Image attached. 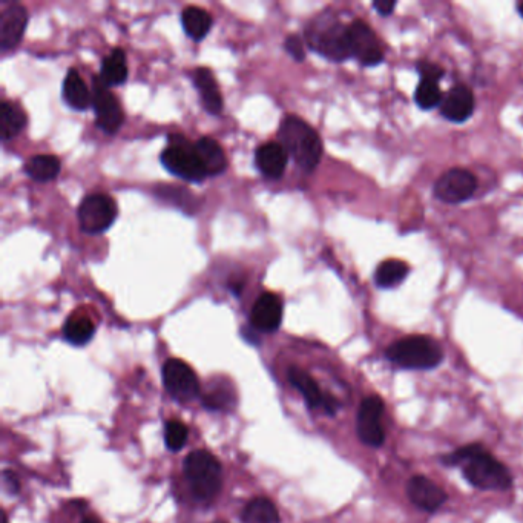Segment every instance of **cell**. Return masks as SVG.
Here are the masks:
<instances>
[{
  "label": "cell",
  "mask_w": 523,
  "mask_h": 523,
  "mask_svg": "<svg viewBox=\"0 0 523 523\" xmlns=\"http://www.w3.org/2000/svg\"><path fill=\"white\" fill-rule=\"evenodd\" d=\"M188 436V427H186V424H183V422L174 419V421H169L168 424H166L165 441L169 450H181V448L185 447L186 442H188Z\"/></svg>",
  "instance_id": "obj_31"
},
{
  "label": "cell",
  "mask_w": 523,
  "mask_h": 523,
  "mask_svg": "<svg viewBox=\"0 0 523 523\" xmlns=\"http://www.w3.org/2000/svg\"><path fill=\"white\" fill-rule=\"evenodd\" d=\"M243 523H281L280 513L272 500L257 497L250 500L241 514Z\"/></svg>",
  "instance_id": "obj_26"
},
{
  "label": "cell",
  "mask_w": 523,
  "mask_h": 523,
  "mask_svg": "<svg viewBox=\"0 0 523 523\" xmlns=\"http://www.w3.org/2000/svg\"><path fill=\"white\" fill-rule=\"evenodd\" d=\"M25 172H27L28 177L40 181V183L53 180L60 172L59 158L54 157V155L31 157L25 165Z\"/></svg>",
  "instance_id": "obj_29"
},
{
  "label": "cell",
  "mask_w": 523,
  "mask_h": 523,
  "mask_svg": "<svg viewBox=\"0 0 523 523\" xmlns=\"http://www.w3.org/2000/svg\"><path fill=\"white\" fill-rule=\"evenodd\" d=\"M385 355L396 366L408 370L436 369L444 359V352L435 339L421 335L399 339Z\"/></svg>",
  "instance_id": "obj_3"
},
{
  "label": "cell",
  "mask_w": 523,
  "mask_h": 523,
  "mask_svg": "<svg viewBox=\"0 0 523 523\" xmlns=\"http://www.w3.org/2000/svg\"><path fill=\"white\" fill-rule=\"evenodd\" d=\"M28 25V11L22 5H10L0 14V48L13 50L24 37Z\"/></svg>",
  "instance_id": "obj_15"
},
{
  "label": "cell",
  "mask_w": 523,
  "mask_h": 523,
  "mask_svg": "<svg viewBox=\"0 0 523 523\" xmlns=\"http://www.w3.org/2000/svg\"><path fill=\"white\" fill-rule=\"evenodd\" d=\"M289 381L303 395L307 407L312 408V410L323 408L326 393L320 389L318 382L306 370L300 369V367H290Z\"/></svg>",
  "instance_id": "obj_21"
},
{
  "label": "cell",
  "mask_w": 523,
  "mask_h": 523,
  "mask_svg": "<svg viewBox=\"0 0 523 523\" xmlns=\"http://www.w3.org/2000/svg\"><path fill=\"white\" fill-rule=\"evenodd\" d=\"M306 42L315 53L332 62L350 59L349 25L333 13L316 16L306 27Z\"/></svg>",
  "instance_id": "obj_2"
},
{
  "label": "cell",
  "mask_w": 523,
  "mask_h": 523,
  "mask_svg": "<svg viewBox=\"0 0 523 523\" xmlns=\"http://www.w3.org/2000/svg\"><path fill=\"white\" fill-rule=\"evenodd\" d=\"M339 408V401L335 398V396L330 395V393H326L324 395V402H323V410L327 413V415H336V412H338Z\"/></svg>",
  "instance_id": "obj_36"
},
{
  "label": "cell",
  "mask_w": 523,
  "mask_h": 523,
  "mask_svg": "<svg viewBox=\"0 0 523 523\" xmlns=\"http://www.w3.org/2000/svg\"><path fill=\"white\" fill-rule=\"evenodd\" d=\"M280 143L303 171H315L323 157V142L309 123L297 116H287L278 131Z\"/></svg>",
  "instance_id": "obj_1"
},
{
  "label": "cell",
  "mask_w": 523,
  "mask_h": 523,
  "mask_svg": "<svg viewBox=\"0 0 523 523\" xmlns=\"http://www.w3.org/2000/svg\"><path fill=\"white\" fill-rule=\"evenodd\" d=\"M373 8H375L381 16H390V14L395 11L396 2L395 0H376V2H373Z\"/></svg>",
  "instance_id": "obj_35"
},
{
  "label": "cell",
  "mask_w": 523,
  "mask_h": 523,
  "mask_svg": "<svg viewBox=\"0 0 523 523\" xmlns=\"http://www.w3.org/2000/svg\"><path fill=\"white\" fill-rule=\"evenodd\" d=\"M160 160L171 174L177 175L183 180L200 183L208 177V172L204 169L194 145H191L183 137H178V135L171 137V143L162 152Z\"/></svg>",
  "instance_id": "obj_6"
},
{
  "label": "cell",
  "mask_w": 523,
  "mask_h": 523,
  "mask_svg": "<svg viewBox=\"0 0 523 523\" xmlns=\"http://www.w3.org/2000/svg\"><path fill=\"white\" fill-rule=\"evenodd\" d=\"M4 523H8V519H7V516H5V514H4Z\"/></svg>",
  "instance_id": "obj_40"
},
{
  "label": "cell",
  "mask_w": 523,
  "mask_h": 523,
  "mask_svg": "<svg viewBox=\"0 0 523 523\" xmlns=\"http://www.w3.org/2000/svg\"><path fill=\"white\" fill-rule=\"evenodd\" d=\"M93 106L96 111L97 126L106 134H116L123 125V111L119 100L109 91L108 86L94 77L93 82Z\"/></svg>",
  "instance_id": "obj_12"
},
{
  "label": "cell",
  "mask_w": 523,
  "mask_h": 523,
  "mask_svg": "<svg viewBox=\"0 0 523 523\" xmlns=\"http://www.w3.org/2000/svg\"><path fill=\"white\" fill-rule=\"evenodd\" d=\"M82 523H100L99 520L94 519V517H86V519H83Z\"/></svg>",
  "instance_id": "obj_38"
},
{
  "label": "cell",
  "mask_w": 523,
  "mask_h": 523,
  "mask_svg": "<svg viewBox=\"0 0 523 523\" xmlns=\"http://www.w3.org/2000/svg\"><path fill=\"white\" fill-rule=\"evenodd\" d=\"M462 474L471 487L479 490L505 491L513 485L510 470L487 450L477 453L462 465Z\"/></svg>",
  "instance_id": "obj_5"
},
{
  "label": "cell",
  "mask_w": 523,
  "mask_h": 523,
  "mask_svg": "<svg viewBox=\"0 0 523 523\" xmlns=\"http://www.w3.org/2000/svg\"><path fill=\"white\" fill-rule=\"evenodd\" d=\"M284 48H286L287 53L290 54L293 60L297 62H303L306 59V50H304L303 40L298 36H289L284 42Z\"/></svg>",
  "instance_id": "obj_33"
},
{
  "label": "cell",
  "mask_w": 523,
  "mask_h": 523,
  "mask_svg": "<svg viewBox=\"0 0 523 523\" xmlns=\"http://www.w3.org/2000/svg\"><path fill=\"white\" fill-rule=\"evenodd\" d=\"M384 408V401L379 396H367L359 405L356 430H358L359 439L367 447L379 448L384 445L385 430L381 422Z\"/></svg>",
  "instance_id": "obj_9"
},
{
  "label": "cell",
  "mask_w": 523,
  "mask_h": 523,
  "mask_svg": "<svg viewBox=\"0 0 523 523\" xmlns=\"http://www.w3.org/2000/svg\"><path fill=\"white\" fill-rule=\"evenodd\" d=\"M442 99H444V97H442L439 82H436V80L421 79L415 93V100L419 108L424 109V111H430V109L441 105Z\"/></svg>",
  "instance_id": "obj_30"
},
{
  "label": "cell",
  "mask_w": 523,
  "mask_h": 523,
  "mask_svg": "<svg viewBox=\"0 0 523 523\" xmlns=\"http://www.w3.org/2000/svg\"><path fill=\"white\" fill-rule=\"evenodd\" d=\"M4 484L10 488L11 493H17V491H19V481H17L16 474L11 473V471H5Z\"/></svg>",
  "instance_id": "obj_37"
},
{
  "label": "cell",
  "mask_w": 523,
  "mask_h": 523,
  "mask_svg": "<svg viewBox=\"0 0 523 523\" xmlns=\"http://www.w3.org/2000/svg\"><path fill=\"white\" fill-rule=\"evenodd\" d=\"M477 189V178L467 169L454 168L441 175L435 183V197L448 204L470 200Z\"/></svg>",
  "instance_id": "obj_10"
},
{
  "label": "cell",
  "mask_w": 523,
  "mask_h": 523,
  "mask_svg": "<svg viewBox=\"0 0 523 523\" xmlns=\"http://www.w3.org/2000/svg\"><path fill=\"white\" fill-rule=\"evenodd\" d=\"M214 523H226V522H221V520H218V522H214Z\"/></svg>",
  "instance_id": "obj_41"
},
{
  "label": "cell",
  "mask_w": 523,
  "mask_h": 523,
  "mask_svg": "<svg viewBox=\"0 0 523 523\" xmlns=\"http://www.w3.org/2000/svg\"><path fill=\"white\" fill-rule=\"evenodd\" d=\"M237 404V396L231 382L212 381L208 389L203 393V405L215 412H229Z\"/></svg>",
  "instance_id": "obj_22"
},
{
  "label": "cell",
  "mask_w": 523,
  "mask_h": 523,
  "mask_svg": "<svg viewBox=\"0 0 523 523\" xmlns=\"http://www.w3.org/2000/svg\"><path fill=\"white\" fill-rule=\"evenodd\" d=\"M117 215L119 208L114 198L106 194L88 195L80 204V227L85 234H102L114 224Z\"/></svg>",
  "instance_id": "obj_7"
},
{
  "label": "cell",
  "mask_w": 523,
  "mask_h": 523,
  "mask_svg": "<svg viewBox=\"0 0 523 523\" xmlns=\"http://www.w3.org/2000/svg\"><path fill=\"white\" fill-rule=\"evenodd\" d=\"M441 114L453 123H464L473 116L476 100L470 88L456 85L445 94L441 102Z\"/></svg>",
  "instance_id": "obj_16"
},
{
  "label": "cell",
  "mask_w": 523,
  "mask_h": 523,
  "mask_svg": "<svg viewBox=\"0 0 523 523\" xmlns=\"http://www.w3.org/2000/svg\"><path fill=\"white\" fill-rule=\"evenodd\" d=\"M63 100L77 111H85L93 105V91H89L79 71L70 70L63 80Z\"/></svg>",
  "instance_id": "obj_19"
},
{
  "label": "cell",
  "mask_w": 523,
  "mask_h": 523,
  "mask_svg": "<svg viewBox=\"0 0 523 523\" xmlns=\"http://www.w3.org/2000/svg\"><path fill=\"white\" fill-rule=\"evenodd\" d=\"M482 450H485V448L479 444L465 445V447L458 448V450L453 451V453L444 456L442 462H444L445 465H450V467L464 465L465 462L470 461L471 458H474L477 453H481Z\"/></svg>",
  "instance_id": "obj_32"
},
{
  "label": "cell",
  "mask_w": 523,
  "mask_h": 523,
  "mask_svg": "<svg viewBox=\"0 0 523 523\" xmlns=\"http://www.w3.org/2000/svg\"><path fill=\"white\" fill-rule=\"evenodd\" d=\"M27 126V116L19 106L5 102L0 106V137L4 142L14 139Z\"/></svg>",
  "instance_id": "obj_24"
},
{
  "label": "cell",
  "mask_w": 523,
  "mask_h": 523,
  "mask_svg": "<svg viewBox=\"0 0 523 523\" xmlns=\"http://www.w3.org/2000/svg\"><path fill=\"white\" fill-rule=\"evenodd\" d=\"M410 267L402 260H385L379 264L375 272L376 286L382 289H392L399 286L407 278Z\"/></svg>",
  "instance_id": "obj_28"
},
{
  "label": "cell",
  "mask_w": 523,
  "mask_h": 523,
  "mask_svg": "<svg viewBox=\"0 0 523 523\" xmlns=\"http://www.w3.org/2000/svg\"><path fill=\"white\" fill-rule=\"evenodd\" d=\"M163 384L178 402H192L200 396V381L188 362L169 359L163 366Z\"/></svg>",
  "instance_id": "obj_8"
},
{
  "label": "cell",
  "mask_w": 523,
  "mask_h": 523,
  "mask_svg": "<svg viewBox=\"0 0 523 523\" xmlns=\"http://www.w3.org/2000/svg\"><path fill=\"white\" fill-rule=\"evenodd\" d=\"M128 79V63L126 54L122 50H114L105 57L100 70V80L106 86L123 85Z\"/></svg>",
  "instance_id": "obj_25"
},
{
  "label": "cell",
  "mask_w": 523,
  "mask_h": 523,
  "mask_svg": "<svg viewBox=\"0 0 523 523\" xmlns=\"http://www.w3.org/2000/svg\"><path fill=\"white\" fill-rule=\"evenodd\" d=\"M194 148L209 177H215L226 171L227 157L217 140L211 139V137H201L195 143Z\"/></svg>",
  "instance_id": "obj_20"
},
{
  "label": "cell",
  "mask_w": 523,
  "mask_h": 523,
  "mask_svg": "<svg viewBox=\"0 0 523 523\" xmlns=\"http://www.w3.org/2000/svg\"><path fill=\"white\" fill-rule=\"evenodd\" d=\"M287 160H289V154H287L284 146L278 142L264 143L255 152L257 168L260 169L264 177L272 178V180L283 177Z\"/></svg>",
  "instance_id": "obj_17"
},
{
  "label": "cell",
  "mask_w": 523,
  "mask_h": 523,
  "mask_svg": "<svg viewBox=\"0 0 523 523\" xmlns=\"http://www.w3.org/2000/svg\"><path fill=\"white\" fill-rule=\"evenodd\" d=\"M195 88L201 96V103L209 114H220L223 111V96L218 89L217 80L208 68H198L194 71Z\"/></svg>",
  "instance_id": "obj_18"
},
{
  "label": "cell",
  "mask_w": 523,
  "mask_h": 523,
  "mask_svg": "<svg viewBox=\"0 0 523 523\" xmlns=\"http://www.w3.org/2000/svg\"><path fill=\"white\" fill-rule=\"evenodd\" d=\"M517 10H519V14H520V16L523 17V4H520V5H519V8H517Z\"/></svg>",
  "instance_id": "obj_39"
},
{
  "label": "cell",
  "mask_w": 523,
  "mask_h": 523,
  "mask_svg": "<svg viewBox=\"0 0 523 523\" xmlns=\"http://www.w3.org/2000/svg\"><path fill=\"white\" fill-rule=\"evenodd\" d=\"M185 476L192 496L200 502H211L221 491L223 474L214 454L206 450L194 451L185 461Z\"/></svg>",
  "instance_id": "obj_4"
},
{
  "label": "cell",
  "mask_w": 523,
  "mask_h": 523,
  "mask_svg": "<svg viewBox=\"0 0 523 523\" xmlns=\"http://www.w3.org/2000/svg\"><path fill=\"white\" fill-rule=\"evenodd\" d=\"M96 335V326L85 315H73L66 320L63 326V336L74 346H85Z\"/></svg>",
  "instance_id": "obj_27"
},
{
  "label": "cell",
  "mask_w": 523,
  "mask_h": 523,
  "mask_svg": "<svg viewBox=\"0 0 523 523\" xmlns=\"http://www.w3.org/2000/svg\"><path fill=\"white\" fill-rule=\"evenodd\" d=\"M407 496L416 508L427 513H435L448 499L444 488L425 476H415L408 481Z\"/></svg>",
  "instance_id": "obj_13"
},
{
  "label": "cell",
  "mask_w": 523,
  "mask_h": 523,
  "mask_svg": "<svg viewBox=\"0 0 523 523\" xmlns=\"http://www.w3.org/2000/svg\"><path fill=\"white\" fill-rule=\"evenodd\" d=\"M350 56L362 66H376L384 62V53L378 37L364 20H353L349 25Z\"/></svg>",
  "instance_id": "obj_11"
},
{
  "label": "cell",
  "mask_w": 523,
  "mask_h": 523,
  "mask_svg": "<svg viewBox=\"0 0 523 523\" xmlns=\"http://www.w3.org/2000/svg\"><path fill=\"white\" fill-rule=\"evenodd\" d=\"M283 304L275 293H263L250 312V323L260 332L270 333L280 329Z\"/></svg>",
  "instance_id": "obj_14"
},
{
  "label": "cell",
  "mask_w": 523,
  "mask_h": 523,
  "mask_svg": "<svg viewBox=\"0 0 523 523\" xmlns=\"http://www.w3.org/2000/svg\"><path fill=\"white\" fill-rule=\"evenodd\" d=\"M181 24H183L186 34H188L191 39L200 42V40L208 36L214 20H212L211 14L203 10V8L188 7L181 13Z\"/></svg>",
  "instance_id": "obj_23"
},
{
  "label": "cell",
  "mask_w": 523,
  "mask_h": 523,
  "mask_svg": "<svg viewBox=\"0 0 523 523\" xmlns=\"http://www.w3.org/2000/svg\"><path fill=\"white\" fill-rule=\"evenodd\" d=\"M418 73L421 74V79L436 80V82H439L445 74L441 66L430 62H419Z\"/></svg>",
  "instance_id": "obj_34"
}]
</instances>
